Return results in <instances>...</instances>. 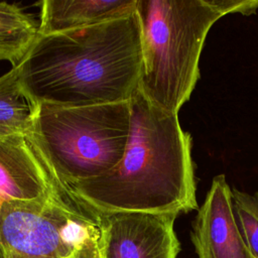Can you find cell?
<instances>
[{"mask_svg": "<svg viewBox=\"0 0 258 258\" xmlns=\"http://www.w3.org/2000/svg\"><path fill=\"white\" fill-rule=\"evenodd\" d=\"M142 63L137 12L93 26L39 34L16 66L37 103L80 107L129 101Z\"/></svg>", "mask_w": 258, "mask_h": 258, "instance_id": "obj_1", "label": "cell"}, {"mask_svg": "<svg viewBox=\"0 0 258 258\" xmlns=\"http://www.w3.org/2000/svg\"><path fill=\"white\" fill-rule=\"evenodd\" d=\"M129 103L130 135L121 161L102 176L68 186L102 214L179 216L198 210L191 136L178 114L156 106L139 89Z\"/></svg>", "mask_w": 258, "mask_h": 258, "instance_id": "obj_2", "label": "cell"}, {"mask_svg": "<svg viewBox=\"0 0 258 258\" xmlns=\"http://www.w3.org/2000/svg\"><path fill=\"white\" fill-rule=\"evenodd\" d=\"M258 0H137L142 63L138 89L178 114L200 79V57L212 26L232 13L251 15Z\"/></svg>", "mask_w": 258, "mask_h": 258, "instance_id": "obj_3", "label": "cell"}, {"mask_svg": "<svg viewBox=\"0 0 258 258\" xmlns=\"http://www.w3.org/2000/svg\"><path fill=\"white\" fill-rule=\"evenodd\" d=\"M130 123L129 101L80 107L40 104L27 135L55 178L69 185L116 167L128 144Z\"/></svg>", "mask_w": 258, "mask_h": 258, "instance_id": "obj_4", "label": "cell"}, {"mask_svg": "<svg viewBox=\"0 0 258 258\" xmlns=\"http://www.w3.org/2000/svg\"><path fill=\"white\" fill-rule=\"evenodd\" d=\"M102 216L61 182L45 203L0 200V258H100Z\"/></svg>", "mask_w": 258, "mask_h": 258, "instance_id": "obj_5", "label": "cell"}, {"mask_svg": "<svg viewBox=\"0 0 258 258\" xmlns=\"http://www.w3.org/2000/svg\"><path fill=\"white\" fill-rule=\"evenodd\" d=\"M176 214H103L100 258H177L180 243L174 231Z\"/></svg>", "mask_w": 258, "mask_h": 258, "instance_id": "obj_6", "label": "cell"}, {"mask_svg": "<svg viewBox=\"0 0 258 258\" xmlns=\"http://www.w3.org/2000/svg\"><path fill=\"white\" fill-rule=\"evenodd\" d=\"M190 240L198 258H251L235 217L232 188L224 174L213 178L192 221Z\"/></svg>", "mask_w": 258, "mask_h": 258, "instance_id": "obj_7", "label": "cell"}, {"mask_svg": "<svg viewBox=\"0 0 258 258\" xmlns=\"http://www.w3.org/2000/svg\"><path fill=\"white\" fill-rule=\"evenodd\" d=\"M59 184L27 134L0 137V200L45 203Z\"/></svg>", "mask_w": 258, "mask_h": 258, "instance_id": "obj_8", "label": "cell"}, {"mask_svg": "<svg viewBox=\"0 0 258 258\" xmlns=\"http://www.w3.org/2000/svg\"><path fill=\"white\" fill-rule=\"evenodd\" d=\"M39 34L85 28L132 14L137 0H43Z\"/></svg>", "mask_w": 258, "mask_h": 258, "instance_id": "obj_9", "label": "cell"}, {"mask_svg": "<svg viewBox=\"0 0 258 258\" xmlns=\"http://www.w3.org/2000/svg\"><path fill=\"white\" fill-rule=\"evenodd\" d=\"M38 108L24 91L17 67L0 77V137L29 133Z\"/></svg>", "mask_w": 258, "mask_h": 258, "instance_id": "obj_10", "label": "cell"}, {"mask_svg": "<svg viewBox=\"0 0 258 258\" xmlns=\"http://www.w3.org/2000/svg\"><path fill=\"white\" fill-rule=\"evenodd\" d=\"M39 36V22L15 3L0 2V61L18 66Z\"/></svg>", "mask_w": 258, "mask_h": 258, "instance_id": "obj_11", "label": "cell"}, {"mask_svg": "<svg viewBox=\"0 0 258 258\" xmlns=\"http://www.w3.org/2000/svg\"><path fill=\"white\" fill-rule=\"evenodd\" d=\"M235 217L251 258H258V190L250 195L232 188Z\"/></svg>", "mask_w": 258, "mask_h": 258, "instance_id": "obj_12", "label": "cell"}, {"mask_svg": "<svg viewBox=\"0 0 258 258\" xmlns=\"http://www.w3.org/2000/svg\"><path fill=\"white\" fill-rule=\"evenodd\" d=\"M6 258H26V257H23V256H18V255H10Z\"/></svg>", "mask_w": 258, "mask_h": 258, "instance_id": "obj_13", "label": "cell"}]
</instances>
